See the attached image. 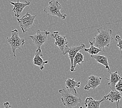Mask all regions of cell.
<instances>
[{
	"label": "cell",
	"mask_w": 122,
	"mask_h": 108,
	"mask_svg": "<svg viewBox=\"0 0 122 108\" xmlns=\"http://www.w3.org/2000/svg\"><path fill=\"white\" fill-rule=\"evenodd\" d=\"M106 100V99L104 96L100 100H95L92 97H87L84 102V104L86 108H100L101 103Z\"/></svg>",
	"instance_id": "5bb4252c"
},
{
	"label": "cell",
	"mask_w": 122,
	"mask_h": 108,
	"mask_svg": "<svg viewBox=\"0 0 122 108\" xmlns=\"http://www.w3.org/2000/svg\"><path fill=\"white\" fill-rule=\"evenodd\" d=\"M85 45L84 44H82L80 46H73V47H69L68 45H66L64 49V53L63 55H65L66 54H68V56L70 58L71 62V70L73 68V60L75 56H76L77 52H79L81 50H83L85 49Z\"/></svg>",
	"instance_id": "52a82bcc"
},
{
	"label": "cell",
	"mask_w": 122,
	"mask_h": 108,
	"mask_svg": "<svg viewBox=\"0 0 122 108\" xmlns=\"http://www.w3.org/2000/svg\"><path fill=\"white\" fill-rule=\"evenodd\" d=\"M107 100H109L111 103L114 102H120L122 99L120 93L117 90H111L108 94L104 96Z\"/></svg>",
	"instance_id": "9a60e30c"
},
{
	"label": "cell",
	"mask_w": 122,
	"mask_h": 108,
	"mask_svg": "<svg viewBox=\"0 0 122 108\" xmlns=\"http://www.w3.org/2000/svg\"><path fill=\"white\" fill-rule=\"evenodd\" d=\"M102 77H98L94 75H92L88 77V80L84 87V89L88 90L90 89L95 90L101 84Z\"/></svg>",
	"instance_id": "30bf717a"
},
{
	"label": "cell",
	"mask_w": 122,
	"mask_h": 108,
	"mask_svg": "<svg viewBox=\"0 0 122 108\" xmlns=\"http://www.w3.org/2000/svg\"><path fill=\"white\" fill-rule=\"evenodd\" d=\"M4 108H11V107L10 104L9 102H5V103H4Z\"/></svg>",
	"instance_id": "44dd1931"
},
{
	"label": "cell",
	"mask_w": 122,
	"mask_h": 108,
	"mask_svg": "<svg viewBox=\"0 0 122 108\" xmlns=\"http://www.w3.org/2000/svg\"><path fill=\"white\" fill-rule=\"evenodd\" d=\"M50 33V32L48 31H41L40 30H38L36 34L33 36H30L29 37L32 40L34 45L37 49H39L41 48V46L47 41L48 36Z\"/></svg>",
	"instance_id": "8992f818"
},
{
	"label": "cell",
	"mask_w": 122,
	"mask_h": 108,
	"mask_svg": "<svg viewBox=\"0 0 122 108\" xmlns=\"http://www.w3.org/2000/svg\"><path fill=\"white\" fill-rule=\"evenodd\" d=\"M110 74L109 78H107L106 79L109 81L107 84L110 89L111 90H116L115 86L118 82L122 79V77L118 75L117 71H115V72L111 73L110 71L109 72Z\"/></svg>",
	"instance_id": "4fadbf2b"
},
{
	"label": "cell",
	"mask_w": 122,
	"mask_h": 108,
	"mask_svg": "<svg viewBox=\"0 0 122 108\" xmlns=\"http://www.w3.org/2000/svg\"><path fill=\"white\" fill-rule=\"evenodd\" d=\"M80 108H83V107H80Z\"/></svg>",
	"instance_id": "603a6c76"
},
{
	"label": "cell",
	"mask_w": 122,
	"mask_h": 108,
	"mask_svg": "<svg viewBox=\"0 0 122 108\" xmlns=\"http://www.w3.org/2000/svg\"><path fill=\"white\" fill-rule=\"evenodd\" d=\"M11 36L10 37H7V42L10 45L12 50L14 56L16 57V50L17 48L20 49V47L25 44V40L20 37L17 29L11 31Z\"/></svg>",
	"instance_id": "277c9868"
},
{
	"label": "cell",
	"mask_w": 122,
	"mask_h": 108,
	"mask_svg": "<svg viewBox=\"0 0 122 108\" xmlns=\"http://www.w3.org/2000/svg\"><path fill=\"white\" fill-rule=\"evenodd\" d=\"M66 90L72 93L75 96L77 95V93L75 88L78 87L80 88L81 87V82H80L75 81L74 78H69L66 81Z\"/></svg>",
	"instance_id": "7c38bea8"
},
{
	"label": "cell",
	"mask_w": 122,
	"mask_h": 108,
	"mask_svg": "<svg viewBox=\"0 0 122 108\" xmlns=\"http://www.w3.org/2000/svg\"><path fill=\"white\" fill-rule=\"evenodd\" d=\"M36 16L37 15L32 16L29 13L27 12L24 16H23L21 18L17 19L18 24L23 33H25L27 32L33 26Z\"/></svg>",
	"instance_id": "5b68a950"
},
{
	"label": "cell",
	"mask_w": 122,
	"mask_h": 108,
	"mask_svg": "<svg viewBox=\"0 0 122 108\" xmlns=\"http://www.w3.org/2000/svg\"><path fill=\"white\" fill-rule=\"evenodd\" d=\"M91 57L92 58H94L97 62L102 65L104 67H105V68L107 70V71H110L108 60H107V57L103 56V55H92Z\"/></svg>",
	"instance_id": "2e32d148"
},
{
	"label": "cell",
	"mask_w": 122,
	"mask_h": 108,
	"mask_svg": "<svg viewBox=\"0 0 122 108\" xmlns=\"http://www.w3.org/2000/svg\"><path fill=\"white\" fill-rule=\"evenodd\" d=\"M59 93L61 95V101L66 108H74L82 103V100L68 90L61 89L59 90Z\"/></svg>",
	"instance_id": "7a4b0ae2"
},
{
	"label": "cell",
	"mask_w": 122,
	"mask_h": 108,
	"mask_svg": "<svg viewBox=\"0 0 122 108\" xmlns=\"http://www.w3.org/2000/svg\"><path fill=\"white\" fill-rule=\"evenodd\" d=\"M115 90L120 93L122 92V79L119 81L115 86Z\"/></svg>",
	"instance_id": "ffe728a7"
},
{
	"label": "cell",
	"mask_w": 122,
	"mask_h": 108,
	"mask_svg": "<svg viewBox=\"0 0 122 108\" xmlns=\"http://www.w3.org/2000/svg\"><path fill=\"white\" fill-rule=\"evenodd\" d=\"M119 103H120V102H117V108H121L119 107Z\"/></svg>",
	"instance_id": "7402d4cb"
},
{
	"label": "cell",
	"mask_w": 122,
	"mask_h": 108,
	"mask_svg": "<svg viewBox=\"0 0 122 108\" xmlns=\"http://www.w3.org/2000/svg\"><path fill=\"white\" fill-rule=\"evenodd\" d=\"M43 55L42 52V50L41 48L37 49L36 53H35V56L33 59V65L40 67V69L43 70L44 69V66L46 64L48 63V61H44L43 59Z\"/></svg>",
	"instance_id": "8fae6325"
},
{
	"label": "cell",
	"mask_w": 122,
	"mask_h": 108,
	"mask_svg": "<svg viewBox=\"0 0 122 108\" xmlns=\"http://www.w3.org/2000/svg\"><path fill=\"white\" fill-rule=\"evenodd\" d=\"M51 36L55 40V46H58L60 49L61 53L63 55L64 53V49L66 45H68V41L66 39V36H62L59 34L58 31L54 32L51 34Z\"/></svg>",
	"instance_id": "ba28073f"
},
{
	"label": "cell",
	"mask_w": 122,
	"mask_h": 108,
	"mask_svg": "<svg viewBox=\"0 0 122 108\" xmlns=\"http://www.w3.org/2000/svg\"><path fill=\"white\" fill-rule=\"evenodd\" d=\"M84 55L81 52H78L76 55V56H75L73 60V68L70 71L71 72L75 71V68L76 67V65H81V63H83L84 62Z\"/></svg>",
	"instance_id": "e0dca14e"
},
{
	"label": "cell",
	"mask_w": 122,
	"mask_h": 108,
	"mask_svg": "<svg viewBox=\"0 0 122 108\" xmlns=\"http://www.w3.org/2000/svg\"><path fill=\"white\" fill-rule=\"evenodd\" d=\"M89 43L90 44V45H91V47L89 48H85L84 49V51L87 52H88L91 56H92V55H97L99 52L102 51L101 49H99L96 47H95V46L94 45V44H93L92 42H91V41H89Z\"/></svg>",
	"instance_id": "ac0fdd59"
},
{
	"label": "cell",
	"mask_w": 122,
	"mask_h": 108,
	"mask_svg": "<svg viewBox=\"0 0 122 108\" xmlns=\"http://www.w3.org/2000/svg\"><path fill=\"white\" fill-rule=\"evenodd\" d=\"M115 40L117 43V46L119 48V49H120L121 52H122V39H121V36H119V35H117V36H115Z\"/></svg>",
	"instance_id": "d6986e66"
},
{
	"label": "cell",
	"mask_w": 122,
	"mask_h": 108,
	"mask_svg": "<svg viewBox=\"0 0 122 108\" xmlns=\"http://www.w3.org/2000/svg\"><path fill=\"white\" fill-rule=\"evenodd\" d=\"M98 33L96 35L93 40L92 43L97 48L104 51V48L109 47L113 40L112 36V30L109 29L100 28L97 29Z\"/></svg>",
	"instance_id": "6da1fadb"
},
{
	"label": "cell",
	"mask_w": 122,
	"mask_h": 108,
	"mask_svg": "<svg viewBox=\"0 0 122 108\" xmlns=\"http://www.w3.org/2000/svg\"><path fill=\"white\" fill-rule=\"evenodd\" d=\"M25 3L20 2L19 0L16 2H10V3L14 5V8L12 10V11L14 13V15L16 17H19L21 13L22 12L24 8L30 5V2L27 1V0H24Z\"/></svg>",
	"instance_id": "9c48e42d"
},
{
	"label": "cell",
	"mask_w": 122,
	"mask_h": 108,
	"mask_svg": "<svg viewBox=\"0 0 122 108\" xmlns=\"http://www.w3.org/2000/svg\"><path fill=\"white\" fill-rule=\"evenodd\" d=\"M62 7L59 2L57 0H53L49 2L48 5L44 8V12L48 15L52 17H57L62 20H65L66 17V14L61 13Z\"/></svg>",
	"instance_id": "3957f363"
}]
</instances>
